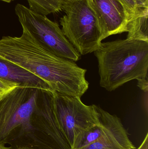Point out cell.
Instances as JSON below:
<instances>
[{
  "instance_id": "obj_9",
  "label": "cell",
  "mask_w": 148,
  "mask_h": 149,
  "mask_svg": "<svg viewBox=\"0 0 148 149\" xmlns=\"http://www.w3.org/2000/svg\"><path fill=\"white\" fill-rule=\"evenodd\" d=\"M81 149H136L120 118L109 114L107 130L100 139Z\"/></svg>"
},
{
  "instance_id": "obj_4",
  "label": "cell",
  "mask_w": 148,
  "mask_h": 149,
  "mask_svg": "<svg viewBox=\"0 0 148 149\" xmlns=\"http://www.w3.org/2000/svg\"><path fill=\"white\" fill-rule=\"evenodd\" d=\"M60 19L66 38L82 55L94 52L100 47L102 34L98 20L88 0H63Z\"/></svg>"
},
{
  "instance_id": "obj_12",
  "label": "cell",
  "mask_w": 148,
  "mask_h": 149,
  "mask_svg": "<svg viewBox=\"0 0 148 149\" xmlns=\"http://www.w3.org/2000/svg\"><path fill=\"white\" fill-rule=\"evenodd\" d=\"M148 6L138 5L135 13L129 17L127 39L148 42Z\"/></svg>"
},
{
  "instance_id": "obj_15",
  "label": "cell",
  "mask_w": 148,
  "mask_h": 149,
  "mask_svg": "<svg viewBox=\"0 0 148 149\" xmlns=\"http://www.w3.org/2000/svg\"><path fill=\"white\" fill-rule=\"evenodd\" d=\"M126 8L128 17L132 16L135 12L138 4L136 0H120ZM129 19V18H128Z\"/></svg>"
},
{
  "instance_id": "obj_2",
  "label": "cell",
  "mask_w": 148,
  "mask_h": 149,
  "mask_svg": "<svg viewBox=\"0 0 148 149\" xmlns=\"http://www.w3.org/2000/svg\"><path fill=\"white\" fill-rule=\"evenodd\" d=\"M94 53L100 86L107 91L133 80L148 79V42L126 38L101 43Z\"/></svg>"
},
{
  "instance_id": "obj_13",
  "label": "cell",
  "mask_w": 148,
  "mask_h": 149,
  "mask_svg": "<svg viewBox=\"0 0 148 149\" xmlns=\"http://www.w3.org/2000/svg\"><path fill=\"white\" fill-rule=\"evenodd\" d=\"M29 9L38 14L47 15L62 10L63 0H27Z\"/></svg>"
},
{
  "instance_id": "obj_3",
  "label": "cell",
  "mask_w": 148,
  "mask_h": 149,
  "mask_svg": "<svg viewBox=\"0 0 148 149\" xmlns=\"http://www.w3.org/2000/svg\"><path fill=\"white\" fill-rule=\"evenodd\" d=\"M13 143L16 148L71 149L56 120L54 92L50 89H40L28 128Z\"/></svg>"
},
{
  "instance_id": "obj_16",
  "label": "cell",
  "mask_w": 148,
  "mask_h": 149,
  "mask_svg": "<svg viewBox=\"0 0 148 149\" xmlns=\"http://www.w3.org/2000/svg\"><path fill=\"white\" fill-rule=\"evenodd\" d=\"M148 79H145L138 81V86L145 92H147L148 91Z\"/></svg>"
},
{
  "instance_id": "obj_20",
  "label": "cell",
  "mask_w": 148,
  "mask_h": 149,
  "mask_svg": "<svg viewBox=\"0 0 148 149\" xmlns=\"http://www.w3.org/2000/svg\"><path fill=\"white\" fill-rule=\"evenodd\" d=\"M14 149H34L27 147H19L15 148Z\"/></svg>"
},
{
  "instance_id": "obj_19",
  "label": "cell",
  "mask_w": 148,
  "mask_h": 149,
  "mask_svg": "<svg viewBox=\"0 0 148 149\" xmlns=\"http://www.w3.org/2000/svg\"><path fill=\"white\" fill-rule=\"evenodd\" d=\"M0 149H11V148L6 147L4 144L0 143Z\"/></svg>"
},
{
  "instance_id": "obj_11",
  "label": "cell",
  "mask_w": 148,
  "mask_h": 149,
  "mask_svg": "<svg viewBox=\"0 0 148 149\" xmlns=\"http://www.w3.org/2000/svg\"><path fill=\"white\" fill-rule=\"evenodd\" d=\"M100 123L81 133L76 138L71 149L85 148L100 139L107 130L109 113L95 105Z\"/></svg>"
},
{
  "instance_id": "obj_5",
  "label": "cell",
  "mask_w": 148,
  "mask_h": 149,
  "mask_svg": "<svg viewBox=\"0 0 148 149\" xmlns=\"http://www.w3.org/2000/svg\"><path fill=\"white\" fill-rule=\"evenodd\" d=\"M40 89L21 85L0 100V143H12L28 129Z\"/></svg>"
},
{
  "instance_id": "obj_17",
  "label": "cell",
  "mask_w": 148,
  "mask_h": 149,
  "mask_svg": "<svg viewBox=\"0 0 148 149\" xmlns=\"http://www.w3.org/2000/svg\"><path fill=\"white\" fill-rule=\"evenodd\" d=\"M137 149H148V134H147L144 141Z\"/></svg>"
},
{
  "instance_id": "obj_1",
  "label": "cell",
  "mask_w": 148,
  "mask_h": 149,
  "mask_svg": "<svg viewBox=\"0 0 148 149\" xmlns=\"http://www.w3.org/2000/svg\"><path fill=\"white\" fill-rule=\"evenodd\" d=\"M0 59L41 78L53 92L81 98L88 89L87 70L46 50L26 31L19 37L0 39Z\"/></svg>"
},
{
  "instance_id": "obj_8",
  "label": "cell",
  "mask_w": 148,
  "mask_h": 149,
  "mask_svg": "<svg viewBox=\"0 0 148 149\" xmlns=\"http://www.w3.org/2000/svg\"><path fill=\"white\" fill-rule=\"evenodd\" d=\"M94 12L102 40L112 35L127 32L128 15L120 0H88Z\"/></svg>"
},
{
  "instance_id": "obj_6",
  "label": "cell",
  "mask_w": 148,
  "mask_h": 149,
  "mask_svg": "<svg viewBox=\"0 0 148 149\" xmlns=\"http://www.w3.org/2000/svg\"><path fill=\"white\" fill-rule=\"evenodd\" d=\"M15 11L23 30L46 50L73 62L80 60L81 54L66 38L58 23L20 3L17 4Z\"/></svg>"
},
{
  "instance_id": "obj_10",
  "label": "cell",
  "mask_w": 148,
  "mask_h": 149,
  "mask_svg": "<svg viewBox=\"0 0 148 149\" xmlns=\"http://www.w3.org/2000/svg\"><path fill=\"white\" fill-rule=\"evenodd\" d=\"M0 78L21 85L50 90L48 84L41 78L18 65L1 59Z\"/></svg>"
},
{
  "instance_id": "obj_18",
  "label": "cell",
  "mask_w": 148,
  "mask_h": 149,
  "mask_svg": "<svg viewBox=\"0 0 148 149\" xmlns=\"http://www.w3.org/2000/svg\"><path fill=\"white\" fill-rule=\"evenodd\" d=\"M138 5L148 6V0H136Z\"/></svg>"
},
{
  "instance_id": "obj_14",
  "label": "cell",
  "mask_w": 148,
  "mask_h": 149,
  "mask_svg": "<svg viewBox=\"0 0 148 149\" xmlns=\"http://www.w3.org/2000/svg\"><path fill=\"white\" fill-rule=\"evenodd\" d=\"M20 85V83L6 80L0 78V100Z\"/></svg>"
},
{
  "instance_id": "obj_7",
  "label": "cell",
  "mask_w": 148,
  "mask_h": 149,
  "mask_svg": "<svg viewBox=\"0 0 148 149\" xmlns=\"http://www.w3.org/2000/svg\"><path fill=\"white\" fill-rule=\"evenodd\" d=\"M54 93L56 120L71 149L81 133L100 123L95 105H85L77 96Z\"/></svg>"
}]
</instances>
